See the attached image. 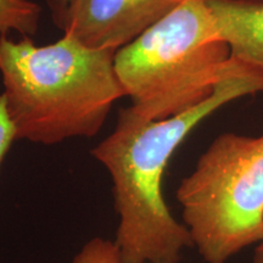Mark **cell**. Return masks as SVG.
<instances>
[{"label":"cell","mask_w":263,"mask_h":263,"mask_svg":"<svg viewBox=\"0 0 263 263\" xmlns=\"http://www.w3.org/2000/svg\"><path fill=\"white\" fill-rule=\"evenodd\" d=\"M42 9L31 0H0V34L16 31L29 37L38 31Z\"/></svg>","instance_id":"7"},{"label":"cell","mask_w":263,"mask_h":263,"mask_svg":"<svg viewBox=\"0 0 263 263\" xmlns=\"http://www.w3.org/2000/svg\"><path fill=\"white\" fill-rule=\"evenodd\" d=\"M72 263H121L116 242L103 238H94L82 246Z\"/></svg>","instance_id":"8"},{"label":"cell","mask_w":263,"mask_h":263,"mask_svg":"<svg viewBox=\"0 0 263 263\" xmlns=\"http://www.w3.org/2000/svg\"><path fill=\"white\" fill-rule=\"evenodd\" d=\"M232 67L205 0H184L115 54V70L130 108L160 121L202 103Z\"/></svg>","instance_id":"3"},{"label":"cell","mask_w":263,"mask_h":263,"mask_svg":"<svg viewBox=\"0 0 263 263\" xmlns=\"http://www.w3.org/2000/svg\"><path fill=\"white\" fill-rule=\"evenodd\" d=\"M232 67L213 93L189 110L160 121L140 117L130 107L91 150L110 174L118 218L116 242L121 263H179L192 248L189 230L171 215L162 194L168 161L205 118L240 98L263 91V72L232 58Z\"/></svg>","instance_id":"1"},{"label":"cell","mask_w":263,"mask_h":263,"mask_svg":"<svg viewBox=\"0 0 263 263\" xmlns=\"http://www.w3.org/2000/svg\"><path fill=\"white\" fill-rule=\"evenodd\" d=\"M16 139V130L6 110L5 98L0 94V167L10 150V146Z\"/></svg>","instance_id":"9"},{"label":"cell","mask_w":263,"mask_h":263,"mask_svg":"<svg viewBox=\"0 0 263 263\" xmlns=\"http://www.w3.org/2000/svg\"><path fill=\"white\" fill-rule=\"evenodd\" d=\"M230 58L263 72V0H205Z\"/></svg>","instance_id":"6"},{"label":"cell","mask_w":263,"mask_h":263,"mask_svg":"<svg viewBox=\"0 0 263 263\" xmlns=\"http://www.w3.org/2000/svg\"><path fill=\"white\" fill-rule=\"evenodd\" d=\"M252 263H263V238L258 242L255 249L254 257H252Z\"/></svg>","instance_id":"11"},{"label":"cell","mask_w":263,"mask_h":263,"mask_svg":"<svg viewBox=\"0 0 263 263\" xmlns=\"http://www.w3.org/2000/svg\"><path fill=\"white\" fill-rule=\"evenodd\" d=\"M184 0H72L54 16L65 34L94 49L120 50Z\"/></svg>","instance_id":"5"},{"label":"cell","mask_w":263,"mask_h":263,"mask_svg":"<svg viewBox=\"0 0 263 263\" xmlns=\"http://www.w3.org/2000/svg\"><path fill=\"white\" fill-rule=\"evenodd\" d=\"M49 2H50V4L52 6V10L55 11L54 16H57L67 8L68 4H70L72 0H49Z\"/></svg>","instance_id":"10"},{"label":"cell","mask_w":263,"mask_h":263,"mask_svg":"<svg viewBox=\"0 0 263 263\" xmlns=\"http://www.w3.org/2000/svg\"><path fill=\"white\" fill-rule=\"evenodd\" d=\"M183 224L206 263H227L263 238V134L223 133L180 182Z\"/></svg>","instance_id":"4"},{"label":"cell","mask_w":263,"mask_h":263,"mask_svg":"<svg viewBox=\"0 0 263 263\" xmlns=\"http://www.w3.org/2000/svg\"><path fill=\"white\" fill-rule=\"evenodd\" d=\"M112 49H94L70 34L38 47L0 34L6 110L17 139L54 145L97 136L112 105L126 97Z\"/></svg>","instance_id":"2"}]
</instances>
